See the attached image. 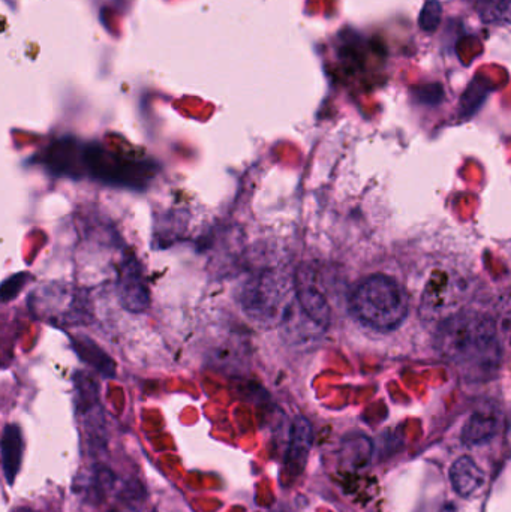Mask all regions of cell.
Returning a JSON list of instances; mask_svg holds the SVG:
<instances>
[{
  "instance_id": "obj_9",
  "label": "cell",
  "mask_w": 511,
  "mask_h": 512,
  "mask_svg": "<svg viewBox=\"0 0 511 512\" xmlns=\"http://www.w3.org/2000/svg\"><path fill=\"white\" fill-rule=\"evenodd\" d=\"M0 451H2V465L6 481L9 484H14L15 478L20 472L21 462H23L24 442L20 427L15 424L5 427L2 439H0Z\"/></svg>"
},
{
  "instance_id": "obj_14",
  "label": "cell",
  "mask_w": 511,
  "mask_h": 512,
  "mask_svg": "<svg viewBox=\"0 0 511 512\" xmlns=\"http://www.w3.org/2000/svg\"><path fill=\"white\" fill-rule=\"evenodd\" d=\"M89 478V484L87 486L84 484V489H86L84 492H87L90 498H102L105 492L113 486L114 477L108 469H95L93 474L89 475Z\"/></svg>"
},
{
  "instance_id": "obj_3",
  "label": "cell",
  "mask_w": 511,
  "mask_h": 512,
  "mask_svg": "<svg viewBox=\"0 0 511 512\" xmlns=\"http://www.w3.org/2000/svg\"><path fill=\"white\" fill-rule=\"evenodd\" d=\"M33 315L56 327L87 324L92 318L86 292L69 283H44L29 298Z\"/></svg>"
},
{
  "instance_id": "obj_15",
  "label": "cell",
  "mask_w": 511,
  "mask_h": 512,
  "mask_svg": "<svg viewBox=\"0 0 511 512\" xmlns=\"http://www.w3.org/2000/svg\"><path fill=\"white\" fill-rule=\"evenodd\" d=\"M443 17V5L438 0H428L422 8L419 17V26L423 32L432 33L440 27Z\"/></svg>"
},
{
  "instance_id": "obj_13",
  "label": "cell",
  "mask_w": 511,
  "mask_h": 512,
  "mask_svg": "<svg viewBox=\"0 0 511 512\" xmlns=\"http://www.w3.org/2000/svg\"><path fill=\"white\" fill-rule=\"evenodd\" d=\"M486 95H488L486 81L480 80L479 77L474 78L468 89L465 90L464 96H462V110L465 113H474L485 101Z\"/></svg>"
},
{
  "instance_id": "obj_17",
  "label": "cell",
  "mask_w": 511,
  "mask_h": 512,
  "mask_svg": "<svg viewBox=\"0 0 511 512\" xmlns=\"http://www.w3.org/2000/svg\"><path fill=\"white\" fill-rule=\"evenodd\" d=\"M438 512H458L455 510V508L450 507V505H446V507L441 508Z\"/></svg>"
},
{
  "instance_id": "obj_5",
  "label": "cell",
  "mask_w": 511,
  "mask_h": 512,
  "mask_svg": "<svg viewBox=\"0 0 511 512\" xmlns=\"http://www.w3.org/2000/svg\"><path fill=\"white\" fill-rule=\"evenodd\" d=\"M117 292L122 306L129 312L140 313L149 307L150 294L137 259L129 258L120 267Z\"/></svg>"
},
{
  "instance_id": "obj_8",
  "label": "cell",
  "mask_w": 511,
  "mask_h": 512,
  "mask_svg": "<svg viewBox=\"0 0 511 512\" xmlns=\"http://www.w3.org/2000/svg\"><path fill=\"white\" fill-rule=\"evenodd\" d=\"M450 483L462 498H473L485 487L486 474L470 456H462L450 469Z\"/></svg>"
},
{
  "instance_id": "obj_1",
  "label": "cell",
  "mask_w": 511,
  "mask_h": 512,
  "mask_svg": "<svg viewBox=\"0 0 511 512\" xmlns=\"http://www.w3.org/2000/svg\"><path fill=\"white\" fill-rule=\"evenodd\" d=\"M437 345L440 354L459 370L462 378L471 382L494 378L503 361L497 322L476 312L447 318L438 330Z\"/></svg>"
},
{
  "instance_id": "obj_16",
  "label": "cell",
  "mask_w": 511,
  "mask_h": 512,
  "mask_svg": "<svg viewBox=\"0 0 511 512\" xmlns=\"http://www.w3.org/2000/svg\"><path fill=\"white\" fill-rule=\"evenodd\" d=\"M414 96L423 104L437 105L444 99V89L440 83L422 84L414 87Z\"/></svg>"
},
{
  "instance_id": "obj_11",
  "label": "cell",
  "mask_w": 511,
  "mask_h": 512,
  "mask_svg": "<svg viewBox=\"0 0 511 512\" xmlns=\"http://www.w3.org/2000/svg\"><path fill=\"white\" fill-rule=\"evenodd\" d=\"M480 18L486 24H507L510 23L511 0H479Z\"/></svg>"
},
{
  "instance_id": "obj_2",
  "label": "cell",
  "mask_w": 511,
  "mask_h": 512,
  "mask_svg": "<svg viewBox=\"0 0 511 512\" xmlns=\"http://www.w3.org/2000/svg\"><path fill=\"white\" fill-rule=\"evenodd\" d=\"M350 306L362 324L378 331L398 328L410 309L405 289L386 274H372L362 280L351 294Z\"/></svg>"
},
{
  "instance_id": "obj_6",
  "label": "cell",
  "mask_w": 511,
  "mask_h": 512,
  "mask_svg": "<svg viewBox=\"0 0 511 512\" xmlns=\"http://www.w3.org/2000/svg\"><path fill=\"white\" fill-rule=\"evenodd\" d=\"M500 424V409L494 403H486L468 418L462 430V441L468 447L489 444L500 432Z\"/></svg>"
},
{
  "instance_id": "obj_4",
  "label": "cell",
  "mask_w": 511,
  "mask_h": 512,
  "mask_svg": "<svg viewBox=\"0 0 511 512\" xmlns=\"http://www.w3.org/2000/svg\"><path fill=\"white\" fill-rule=\"evenodd\" d=\"M296 288L297 303L300 310L305 313L306 318L318 328V330H327L332 319V310H330L329 300L326 294L320 289L317 279L311 268L300 267L294 280Z\"/></svg>"
},
{
  "instance_id": "obj_7",
  "label": "cell",
  "mask_w": 511,
  "mask_h": 512,
  "mask_svg": "<svg viewBox=\"0 0 511 512\" xmlns=\"http://www.w3.org/2000/svg\"><path fill=\"white\" fill-rule=\"evenodd\" d=\"M312 444H314L312 424L305 417L294 418L290 439H288L287 456H285V465L288 466L291 474L300 475L305 471Z\"/></svg>"
},
{
  "instance_id": "obj_10",
  "label": "cell",
  "mask_w": 511,
  "mask_h": 512,
  "mask_svg": "<svg viewBox=\"0 0 511 512\" xmlns=\"http://www.w3.org/2000/svg\"><path fill=\"white\" fill-rule=\"evenodd\" d=\"M372 450L374 447H372L371 439L366 436L357 435L347 439L342 447L344 465L353 469L366 468L371 462Z\"/></svg>"
},
{
  "instance_id": "obj_12",
  "label": "cell",
  "mask_w": 511,
  "mask_h": 512,
  "mask_svg": "<svg viewBox=\"0 0 511 512\" xmlns=\"http://www.w3.org/2000/svg\"><path fill=\"white\" fill-rule=\"evenodd\" d=\"M78 343V354L84 358V360L89 361L92 366H95L102 375L113 376L114 372H116V366H114L113 360L108 358L107 355L104 354V351L98 348V346L93 345L90 342V339H83Z\"/></svg>"
},
{
  "instance_id": "obj_18",
  "label": "cell",
  "mask_w": 511,
  "mask_h": 512,
  "mask_svg": "<svg viewBox=\"0 0 511 512\" xmlns=\"http://www.w3.org/2000/svg\"><path fill=\"white\" fill-rule=\"evenodd\" d=\"M12 512H36V511L30 510V508L21 507V508H17V510H14Z\"/></svg>"
}]
</instances>
